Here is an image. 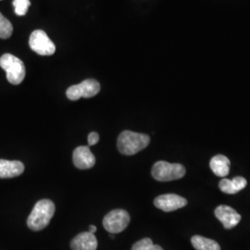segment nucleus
<instances>
[{
  "label": "nucleus",
  "mask_w": 250,
  "mask_h": 250,
  "mask_svg": "<svg viewBox=\"0 0 250 250\" xmlns=\"http://www.w3.org/2000/svg\"><path fill=\"white\" fill-rule=\"evenodd\" d=\"M191 242L196 250H221V247L217 242L200 235L193 236Z\"/></svg>",
  "instance_id": "nucleus-14"
},
{
  "label": "nucleus",
  "mask_w": 250,
  "mask_h": 250,
  "mask_svg": "<svg viewBox=\"0 0 250 250\" xmlns=\"http://www.w3.org/2000/svg\"><path fill=\"white\" fill-rule=\"evenodd\" d=\"M13 27L8 19L0 13V38L7 39L12 35Z\"/></svg>",
  "instance_id": "nucleus-15"
},
{
  "label": "nucleus",
  "mask_w": 250,
  "mask_h": 250,
  "mask_svg": "<svg viewBox=\"0 0 250 250\" xmlns=\"http://www.w3.org/2000/svg\"><path fill=\"white\" fill-rule=\"evenodd\" d=\"M153 242L150 238H143L140 241L136 242L133 246L132 250H150Z\"/></svg>",
  "instance_id": "nucleus-18"
},
{
  "label": "nucleus",
  "mask_w": 250,
  "mask_h": 250,
  "mask_svg": "<svg viewBox=\"0 0 250 250\" xmlns=\"http://www.w3.org/2000/svg\"><path fill=\"white\" fill-rule=\"evenodd\" d=\"M99 134L98 133H90L88 135V145L89 146H95L99 142Z\"/></svg>",
  "instance_id": "nucleus-20"
},
{
  "label": "nucleus",
  "mask_w": 250,
  "mask_h": 250,
  "mask_svg": "<svg viewBox=\"0 0 250 250\" xmlns=\"http://www.w3.org/2000/svg\"><path fill=\"white\" fill-rule=\"evenodd\" d=\"M232 184H233V187L235 188V190H236L237 193H238L239 191L243 190L244 188L247 187V185H248L247 180L244 178V177H241V176H237V177L232 179Z\"/></svg>",
  "instance_id": "nucleus-19"
},
{
  "label": "nucleus",
  "mask_w": 250,
  "mask_h": 250,
  "mask_svg": "<svg viewBox=\"0 0 250 250\" xmlns=\"http://www.w3.org/2000/svg\"><path fill=\"white\" fill-rule=\"evenodd\" d=\"M55 204L49 199L39 200L34 207L27 220L28 227L33 231H41L45 228L55 213Z\"/></svg>",
  "instance_id": "nucleus-1"
},
{
  "label": "nucleus",
  "mask_w": 250,
  "mask_h": 250,
  "mask_svg": "<svg viewBox=\"0 0 250 250\" xmlns=\"http://www.w3.org/2000/svg\"><path fill=\"white\" fill-rule=\"evenodd\" d=\"M13 6L15 9V13L18 16H24L28 11L29 7L31 6L30 0H14Z\"/></svg>",
  "instance_id": "nucleus-16"
},
{
  "label": "nucleus",
  "mask_w": 250,
  "mask_h": 250,
  "mask_svg": "<svg viewBox=\"0 0 250 250\" xmlns=\"http://www.w3.org/2000/svg\"><path fill=\"white\" fill-rule=\"evenodd\" d=\"M72 161L80 170H87L94 167L96 163V159L88 146H78L75 148L72 155Z\"/></svg>",
  "instance_id": "nucleus-10"
},
{
  "label": "nucleus",
  "mask_w": 250,
  "mask_h": 250,
  "mask_svg": "<svg viewBox=\"0 0 250 250\" xmlns=\"http://www.w3.org/2000/svg\"><path fill=\"white\" fill-rule=\"evenodd\" d=\"M154 205L165 212H170L186 207L188 200L175 194H166L157 197L154 200Z\"/></svg>",
  "instance_id": "nucleus-8"
},
{
  "label": "nucleus",
  "mask_w": 250,
  "mask_h": 250,
  "mask_svg": "<svg viewBox=\"0 0 250 250\" xmlns=\"http://www.w3.org/2000/svg\"><path fill=\"white\" fill-rule=\"evenodd\" d=\"M100 91L99 82L94 79L83 81L79 84L70 86L66 91V96L70 100H78L81 98L90 99L98 95Z\"/></svg>",
  "instance_id": "nucleus-5"
},
{
  "label": "nucleus",
  "mask_w": 250,
  "mask_h": 250,
  "mask_svg": "<svg viewBox=\"0 0 250 250\" xmlns=\"http://www.w3.org/2000/svg\"><path fill=\"white\" fill-rule=\"evenodd\" d=\"M219 188L221 189V191H223L225 194L233 195L237 193L233 187L232 180H229V179H223L219 184Z\"/></svg>",
  "instance_id": "nucleus-17"
},
{
  "label": "nucleus",
  "mask_w": 250,
  "mask_h": 250,
  "mask_svg": "<svg viewBox=\"0 0 250 250\" xmlns=\"http://www.w3.org/2000/svg\"><path fill=\"white\" fill-rule=\"evenodd\" d=\"M216 218L223 224L225 229H232L241 221V215L229 206L221 205L215 209Z\"/></svg>",
  "instance_id": "nucleus-9"
},
{
  "label": "nucleus",
  "mask_w": 250,
  "mask_h": 250,
  "mask_svg": "<svg viewBox=\"0 0 250 250\" xmlns=\"http://www.w3.org/2000/svg\"><path fill=\"white\" fill-rule=\"evenodd\" d=\"M150 142L147 134L124 131L119 135L117 146L119 151L125 156H132L145 149Z\"/></svg>",
  "instance_id": "nucleus-2"
},
{
  "label": "nucleus",
  "mask_w": 250,
  "mask_h": 250,
  "mask_svg": "<svg viewBox=\"0 0 250 250\" xmlns=\"http://www.w3.org/2000/svg\"><path fill=\"white\" fill-rule=\"evenodd\" d=\"M151 173L153 178L157 181L170 182L184 177L186 175V168L179 163L158 161L153 165Z\"/></svg>",
  "instance_id": "nucleus-4"
},
{
  "label": "nucleus",
  "mask_w": 250,
  "mask_h": 250,
  "mask_svg": "<svg viewBox=\"0 0 250 250\" xmlns=\"http://www.w3.org/2000/svg\"><path fill=\"white\" fill-rule=\"evenodd\" d=\"M96 231H97V227H96L95 225H90L89 231H88V232L94 233V232H96Z\"/></svg>",
  "instance_id": "nucleus-21"
},
{
  "label": "nucleus",
  "mask_w": 250,
  "mask_h": 250,
  "mask_svg": "<svg viewBox=\"0 0 250 250\" xmlns=\"http://www.w3.org/2000/svg\"><path fill=\"white\" fill-rule=\"evenodd\" d=\"M29 45L33 51L41 56H51L56 51V45L43 30H36L31 34Z\"/></svg>",
  "instance_id": "nucleus-6"
},
{
  "label": "nucleus",
  "mask_w": 250,
  "mask_h": 250,
  "mask_svg": "<svg viewBox=\"0 0 250 250\" xmlns=\"http://www.w3.org/2000/svg\"><path fill=\"white\" fill-rule=\"evenodd\" d=\"M163 250V249H162L161 247H160L159 245H154V244H153L151 250Z\"/></svg>",
  "instance_id": "nucleus-22"
},
{
  "label": "nucleus",
  "mask_w": 250,
  "mask_h": 250,
  "mask_svg": "<svg viewBox=\"0 0 250 250\" xmlns=\"http://www.w3.org/2000/svg\"><path fill=\"white\" fill-rule=\"evenodd\" d=\"M131 218L125 209H114L107 213L103 220V226L110 233H119L126 229Z\"/></svg>",
  "instance_id": "nucleus-7"
},
{
  "label": "nucleus",
  "mask_w": 250,
  "mask_h": 250,
  "mask_svg": "<svg viewBox=\"0 0 250 250\" xmlns=\"http://www.w3.org/2000/svg\"><path fill=\"white\" fill-rule=\"evenodd\" d=\"M0 67L7 72V79L11 84H20L25 77L24 63L11 54H4L0 58Z\"/></svg>",
  "instance_id": "nucleus-3"
},
{
  "label": "nucleus",
  "mask_w": 250,
  "mask_h": 250,
  "mask_svg": "<svg viewBox=\"0 0 250 250\" xmlns=\"http://www.w3.org/2000/svg\"><path fill=\"white\" fill-rule=\"evenodd\" d=\"M24 171V165L18 161L0 160V178H13Z\"/></svg>",
  "instance_id": "nucleus-12"
},
{
  "label": "nucleus",
  "mask_w": 250,
  "mask_h": 250,
  "mask_svg": "<svg viewBox=\"0 0 250 250\" xmlns=\"http://www.w3.org/2000/svg\"><path fill=\"white\" fill-rule=\"evenodd\" d=\"M71 248L72 250H97L98 240L92 232H81L72 239Z\"/></svg>",
  "instance_id": "nucleus-11"
},
{
  "label": "nucleus",
  "mask_w": 250,
  "mask_h": 250,
  "mask_svg": "<svg viewBox=\"0 0 250 250\" xmlns=\"http://www.w3.org/2000/svg\"><path fill=\"white\" fill-rule=\"evenodd\" d=\"M210 169L214 172L215 175L219 177H225L230 171V161L224 155H216L209 163Z\"/></svg>",
  "instance_id": "nucleus-13"
}]
</instances>
